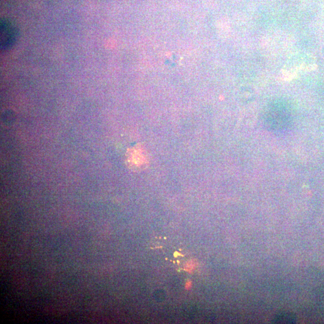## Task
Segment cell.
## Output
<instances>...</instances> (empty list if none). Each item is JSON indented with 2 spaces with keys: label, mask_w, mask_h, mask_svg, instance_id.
Listing matches in <instances>:
<instances>
[{
  "label": "cell",
  "mask_w": 324,
  "mask_h": 324,
  "mask_svg": "<svg viewBox=\"0 0 324 324\" xmlns=\"http://www.w3.org/2000/svg\"><path fill=\"white\" fill-rule=\"evenodd\" d=\"M0 46L2 50L12 48L16 43L18 36L17 27L8 20H2L0 24Z\"/></svg>",
  "instance_id": "1"
},
{
  "label": "cell",
  "mask_w": 324,
  "mask_h": 324,
  "mask_svg": "<svg viewBox=\"0 0 324 324\" xmlns=\"http://www.w3.org/2000/svg\"><path fill=\"white\" fill-rule=\"evenodd\" d=\"M191 285H192L191 282H188L187 284H186V288H187V289H189V288H191Z\"/></svg>",
  "instance_id": "3"
},
{
  "label": "cell",
  "mask_w": 324,
  "mask_h": 324,
  "mask_svg": "<svg viewBox=\"0 0 324 324\" xmlns=\"http://www.w3.org/2000/svg\"><path fill=\"white\" fill-rule=\"evenodd\" d=\"M295 319L292 314H282L278 315L275 318L274 322L275 323H292L295 321Z\"/></svg>",
  "instance_id": "2"
}]
</instances>
